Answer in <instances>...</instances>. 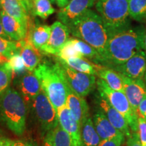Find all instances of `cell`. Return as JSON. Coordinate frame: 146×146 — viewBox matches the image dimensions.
<instances>
[{
  "label": "cell",
  "mask_w": 146,
  "mask_h": 146,
  "mask_svg": "<svg viewBox=\"0 0 146 146\" xmlns=\"http://www.w3.org/2000/svg\"><path fill=\"white\" fill-rule=\"evenodd\" d=\"M145 29L143 27L129 29L109 37L100 65L112 68L125 63L139 51L143 50Z\"/></svg>",
  "instance_id": "1"
},
{
  "label": "cell",
  "mask_w": 146,
  "mask_h": 146,
  "mask_svg": "<svg viewBox=\"0 0 146 146\" xmlns=\"http://www.w3.org/2000/svg\"><path fill=\"white\" fill-rule=\"evenodd\" d=\"M66 27L74 37L88 43L102 56L109 33L98 12L89 9Z\"/></svg>",
  "instance_id": "2"
},
{
  "label": "cell",
  "mask_w": 146,
  "mask_h": 146,
  "mask_svg": "<svg viewBox=\"0 0 146 146\" xmlns=\"http://www.w3.org/2000/svg\"><path fill=\"white\" fill-rule=\"evenodd\" d=\"M33 72L39 78L42 90L58 112V110L66 104L68 95V85L58 62L40 63Z\"/></svg>",
  "instance_id": "3"
},
{
  "label": "cell",
  "mask_w": 146,
  "mask_h": 146,
  "mask_svg": "<svg viewBox=\"0 0 146 146\" xmlns=\"http://www.w3.org/2000/svg\"><path fill=\"white\" fill-rule=\"evenodd\" d=\"M27 105L20 92L9 87L0 95V116L16 135L21 136L26 129Z\"/></svg>",
  "instance_id": "4"
},
{
  "label": "cell",
  "mask_w": 146,
  "mask_h": 146,
  "mask_svg": "<svg viewBox=\"0 0 146 146\" xmlns=\"http://www.w3.org/2000/svg\"><path fill=\"white\" fill-rule=\"evenodd\" d=\"M95 6L108 32L109 37L130 27L129 0H97Z\"/></svg>",
  "instance_id": "5"
},
{
  "label": "cell",
  "mask_w": 146,
  "mask_h": 146,
  "mask_svg": "<svg viewBox=\"0 0 146 146\" xmlns=\"http://www.w3.org/2000/svg\"><path fill=\"white\" fill-rule=\"evenodd\" d=\"M100 96L108 102L124 116L132 132H138V115L133 112L129 100L123 91L111 89L107 83L98 78L96 81Z\"/></svg>",
  "instance_id": "6"
},
{
  "label": "cell",
  "mask_w": 146,
  "mask_h": 146,
  "mask_svg": "<svg viewBox=\"0 0 146 146\" xmlns=\"http://www.w3.org/2000/svg\"><path fill=\"white\" fill-rule=\"evenodd\" d=\"M56 62L67 85L73 92L85 98L94 91L96 87V76L78 72L58 57Z\"/></svg>",
  "instance_id": "7"
},
{
  "label": "cell",
  "mask_w": 146,
  "mask_h": 146,
  "mask_svg": "<svg viewBox=\"0 0 146 146\" xmlns=\"http://www.w3.org/2000/svg\"><path fill=\"white\" fill-rule=\"evenodd\" d=\"M32 104L43 135L59 125L57 112L42 89Z\"/></svg>",
  "instance_id": "8"
},
{
  "label": "cell",
  "mask_w": 146,
  "mask_h": 146,
  "mask_svg": "<svg viewBox=\"0 0 146 146\" xmlns=\"http://www.w3.org/2000/svg\"><path fill=\"white\" fill-rule=\"evenodd\" d=\"M111 69L132 79H144L146 71V52L143 50L139 51L125 63Z\"/></svg>",
  "instance_id": "9"
},
{
  "label": "cell",
  "mask_w": 146,
  "mask_h": 146,
  "mask_svg": "<svg viewBox=\"0 0 146 146\" xmlns=\"http://www.w3.org/2000/svg\"><path fill=\"white\" fill-rule=\"evenodd\" d=\"M70 31L66 25L60 21L55 22L51 26V34L49 41L39 51L47 54L57 56L60 50L69 39Z\"/></svg>",
  "instance_id": "10"
},
{
  "label": "cell",
  "mask_w": 146,
  "mask_h": 146,
  "mask_svg": "<svg viewBox=\"0 0 146 146\" xmlns=\"http://www.w3.org/2000/svg\"><path fill=\"white\" fill-rule=\"evenodd\" d=\"M123 85V92L130 103L133 112L137 114L140 102L146 94L144 79H132L120 74Z\"/></svg>",
  "instance_id": "11"
},
{
  "label": "cell",
  "mask_w": 146,
  "mask_h": 146,
  "mask_svg": "<svg viewBox=\"0 0 146 146\" xmlns=\"http://www.w3.org/2000/svg\"><path fill=\"white\" fill-rule=\"evenodd\" d=\"M57 114L59 125L70 137L72 146H83L81 125L74 118L66 106L58 110Z\"/></svg>",
  "instance_id": "12"
},
{
  "label": "cell",
  "mask_w": 146,
  "mask_h": 146,
  "mask_svg": "<svg viewBox=\"0 0 146 146\" xmlns=\"http://www.w3.org/2000/svg\"><path fill=\"white\" fill-rule=\"evenodd\" d=\"M97 0H70L68 4L58 12V21L68 26L72 21L92 8Z\"/></svg>",
  "instance_id": "13"
},
{
  "label": "cell",
  "mask_w": 146,
  "mask_h": 146,
  "mask_svg": "<svg viewBox=\"0 0 146 146\" xmlns=\"http://www.w3.org/2000/svg\"><path fill=\"white\" fill-rule=\"evenodd\" d=\"M18 88L26 103H32L41 90L39 78L33 72L27 71L20 76Z\"/></svg>",
  "instance_id": "14"
},
{
  "label": "cell",
  "mask_w": 146,
  "mask_h": 146,
  "mask_svg": "<svg viewBox=\"0 0 146 146\" xmlns=\"http://www.w3.org/2000/svg\"><path fill=\"white\" fill-rule=\"evenodd\" d=\"M98 98V103L99 105V109L104 113L106 117L113 127L116 129L118 131L122 133L123 135L129 137L131 135L130 128L129 127L127 120L124 116L116 109H114L112 106L101 97Z\"/></svg>",
  "instance_id": "15"
},
{
  "label": "cell",
  "mask_w": 146,
  "mask_h": 146,
  "mask_svg": "<svg viewBox=\"0 0 146 146\" xmlns=\"http://www.w3.org/2000/svg\"><path fill=\"white\" fill-rule=\"evenodd\" d=\"M66 106L81 126L87 118L90 117L89 107L86 100L83 97L73 92L68 86Z\"/></svg>",
  "instance_id": "16"
},
{
  "label": "cell",
  "mask_w": 146,
  "mask_h": 146,
  "mask_svg": "<svg viewBox=\"0 0 146 146\" xmlns=\"http://www.w3.org/2000/svg\"><path fill=\"white\" fill-rule=\"evenodd\" d=\"M19 41L21 44L20 54L23 58L25 67L28 71L33 72L41 63V53L34 46L28 36Z\"/></svg>",
  "instance_id": "17"
},
{
  "label": "cell",
  "mask_w": 146,
  "mask_h": 146,
  "mask_svg": "<svg viewBox=\"0 0 146 146\" xmlns=\"http://www.w3.org/2000/svg\"><path fill=\"white\" fill-rule=\"evenodd\" d=\"M92 120L95 129L102 141L123 135L113 127L104 113L99 108L94 113Z\"/></svg>",
  "instance_id": "18"
},
{
  "label": "cell",
  "mask_w": 146,
  "mask_h": 146,
  "mask_svg": "<svg viewBox=\"0 0 146 146\" xmlns=\"http://www.w3.org/2000/svg\"><path fill=\"white\" fill-rule=\"evenodd\" d=\"M0 18L3 31L11 40L19 41L26 38L27 29L3 10L0 11Z\"/></svg>",
  "instance_id": "19"
},
{
  "label": "cell",
  "mask_w": 146,
  "mask_h": 146,
  "mask_svg": "<svg viewBox=\"0 0 146 146\" xmlns=\"http://www.w3.org/2000/svg\"><path fill=\"white\" fill-rule=\"evenodd\" d=\"M1 8L9 16L16 20L24 28L28 29L31 16L18 0H1Z\"/></svg>",
  "instance_id": "20"
},
{
  "label": "cell",
  "mask_w": 146,
  "mask_h": 146,
  "mask_svg": "<svg viewBox=\"0 0 146 146\" xmlns=\"http://www.w3.org/2000/svg\"><path fill=\"white\" fill-rule=\"evenodd\" d=\"M51 34V27L43 24L36 23L33 25L30 20L27 36L30 38L31 41L37 50H40L43 45L49 41Z\"/></svg>",
  "instance_id": "21"
},
{
  "label": "cell",
  "mask_w": 146,
  "mask_h": 146,
  "mask_svg": "<svg viewBox=\"0 0 146 146\" xmlns=\"http://www.w3.org/2000/svg\"><path fill=\"white\" fill-rule=\"evenodd\" d=\"M96 76L104 80L111 89L123 92V85L120 73L104 66L96 64Z\"/></svg>",
  "instance_id": "22"
},
{
  "label": "cell",
  "mask_w": 146,
  "mask_h": 146,
  "mask_svg": "<svg viewBox=\"0 0 146 146\" xmlns=\"http://www.w3.org/2000/svg\"><path fill=\"white\" fill-rule=\"evenodd\" d=\"M44 146H72L70 137L58 125L45 134Z\"/></svg>",
  "instance_id": "23"
},
{
  "label": "cell",
  "mask_w": 146,
  "mask_h": 146,
  "mask_svg": "<svg viewBox=\"0 0 146 146\" xmlns=\"http://www.w3.org/2000/svg\"><path fill=\"white\" fill-rule=\"evenodd\" d=\"M81 133L83 146H98L102 141L95 129L92 118L90 117L81 125Z\"/></svg>",
  "instance_id": "24"
},
{
  "label": "cell",
  "mask_w": 146,
  "mask_h": 146,
  "mask_svg": "<svg viewBox=\"0 0 146 146\" xmlns=\"http://www.w3.org/2000/svg\"><path fill=\"white\" fill-rule=\"evenodd\" d=\"M62 60L69 67L78 72L96 76V64L92 62L85 57L71 58Z\"/></svg>",
  "instance_id": "25"
},
{
  "label": "cell",
  "mask_w": 146,
  "mask_h": 146,
  "mask_svg": "<svg viewBox=\"0 0 146 146\" xmlns=\"http://www.w3.org/2000/svg\"><path fill=\"white\" fill-rule=\"evenodd\" d=\"M72 40L76 50L83 57L87 58L89 60H91L94 64L100 65L102 60L101 56L94 47L81 39L72 38Z\"/></svg>",
  "instance_id": "26"
},
{
  "label": "cell",
  "mask_w": 146,
  "mask_h": 146,
  "mask_svg": "<svg viewBox=\"0 0 146 146\" xmlns=\"http://www.w3.org/2000/svg\"><path fill=\"white\" fill-rule=\"evenodd\" d=\"M129 13L131 19L146 23V0H129Z\"/></svg>",
  "instance_id": "27"
},
{
  "label": "cell",
  "mask_w": 146,
  "mask_h": 146,
  "mask_svg": "<svg viewBox=\"0 0 146 146\" xmlns=\"http://www.w3.org/2000/svg\"><path fill=\"white\" fill-rule=\"evenodd\" d=\"M56 12L50 0H33L32 15L45 20Z\"/></svg>",
  "instance_id": "28"
},
{
  "label": "cell",
  "mask_w": 146,
  "mask_h": 146,
  "mask_svg": "<svg viewBox=\"0 0 146 146\" xmlns=\"http://www.w3.org/2000/svg\"><path fill=\"white\" fill-rule=\"evenodd\" d=\"M20 41H14L0 36V54L10 58L14 54H20Z\"/></svg>",
  "instance_id": "29"
},
{
  "label": "cell",
  "mask_w": 146,
  "mask_h": 146,
  "mask_svg": "<svg viewBox=\"0 0 146 146\" xmlns=\"http://www.w3.org/2000/svg\"><path fill=\"white\" fill-rule=\"evenodd\" d=\"M13 73L6 62L0 64V95L4 93L10 86Z\"/></svg>",
  "instance_id": "30"
},
{
  "label": "cell",
  "mask_w": 146,
  "mask_h": 146,
  "mask_svg": "<svg viewBox=\"0 0 146 146\" xmlns=\"http://www.w3.org/2000/svg\"><path fill=\"white\" fill-rule=\"evenodd\" d=\"M57 57L60 59L64 60L71 58H81L83 56L76 50L72 38L69 39L64 43L57 55Z\"/></svg>",
  "instance_id": "31"
},
{
  "label": "cell",
  "mask_w": 146,
  "mask_h": 146,
  "mask_svg": "<svg viewBox=\"0 0 146 146\" xmlns=\"http://www.w3.org/2000/svg\"><path fill=\"white\" fill-rule=\"evenodd\" d=\"M6 63L9 68L12 71L13 75L16 74V75L21 76L24 73L28 71L25 67L23 58L20 54H14V56H11L10 58H8Z\"/></svg>",
  "instance_id": "32"
},
{
  "label": "cell",
  "mask_w": 146,
  "mask_h": 146,
  "mask_svg": "<svg viewBox=\"0 0 146 146\" xmlns=\"http://www.w3.org/2000/svg\"><path fill=\"white\" fill-rule=\"evenodd\" d=\"M138 135L142 146L146 144V120L143 118L138 117Z\"/></svg>",
  "instance_id": "33"
},
{
  "label": "cell",
  "mask_w": 146,
  "mask_h": 146,
  "mask_svg": "<svg viewBox=\"0 0 146 146\" xmlns=\"http://www.w3.org/2000/svg\"><path fill=\"white\" fill-rule=\"evenodd\" d=\"M125 141V136L123 135L115 137L102 140L98 146H121Z\"/></svg>",
  "instance_id": "34"
},
{
  "label": "cell",
  "mask_w": 146,
  "mask_h": 146,
  "mask_svg": "<svg viewBox=\"0 0 146 146\" xmlns=\"http://www.w3.org/2000/svg\"><path fill=\"white\" fill-rule=\"evenodd\" d=\"M127 146H142L137 132H131V135L127 137Z\"/></svg>",
  "instance_id": "35"
},
{
  "label": "cell",
  "mask_w": 146,
  "mask_h": 146,
  "mask_svg": "<svg viewBox=\"0 0 146 146\" xmlns=\"http://www.w3.org/2000/svg\"><path fill=\"white\" fill-rule=\"evenodd\" d=\"M137 114L138 116H141L146 120V94L139 105Z\"/></svg>",
  "instance_id": "36"
},
{
  "label": "cell",
  "mask_w": 146,
  "mask_h": 146,
  "mask_svg": "<svg viewBox=\"0 0 146 146\" xmlns=\"http://www.w3.org/2000/svg\"><path fill=\"white\" fill-rule=\"evenodd\" d=\"M22 3V5H23L24 8L29 16L32 15V8H33V1L32 0H18Z\"/></svg>",
  "instance_id": "37"
},
{
  "label": "cell",
  "mask_w": 146,
  "mask_h": 146,
  "mask_svg": "<svg viewBox=\"0 0 146 146\" xmlns=\"http://www.w3.org/2000/svg\"><path fill=\"white\" fill-rule=\"evenodd\" d=\"M14 141L5 137L0 135V146H12Z\"/></svg>",
  "instance_id": "38"
},
{
  "label": "cell",
  "mask_w": 146,
  "mask_h": 146,
  "mask_svg": "<svg viewBox=\"0 0 146 146\" xmlns=\"http://www.w3.org/2000/svg\"><path fill=\"white\" fill-rule=\"evenodd\" d=\"M12 146H35L32 142L25 140H18V141H14Z\"/></svg>",
  "instance_id": "39"
},
{
  "label": "cell",
  "mask_w": 146,
  "mask_h": 146,
  "mask_svg": "<svg viewBox=\"0 0 146 146\" xmlns=\"http://www.w3.org/2000/svg\"><path fill=\"white\" fill-rule=\"evenodd\" d=\"M54 1L59 8H62L68 4L70 0H54Z\"/></svg>",
  "instance_id": "40"
},
{
  "label": "cell",
  "mask_w": 146,
  "mask_h": 146,
  "mask_svg": "<svg viewBox=\"0 0 146 146\" xmlns=\"http://www.w3.org/2000/svg\"><path fill=\"white\" fill-rule=\"evenodd\" d=\"M0 36H1V37H3V38H5V39L11 40L10 38L8 37V35H7L5 34V33L4 32V31H3L2 25H1V18H0Z\"/></svg>",
  "instance_id": "41"
},
{
  "label": "cell",
  "mask_w": 146,
  "mask_h": 146,
  "mask_svg": "<svg viewBox=\"0 0 146 146\" xmlns=\"http://www.w3.org/2000/svg\"><path fill=\"white\" fill-rule=\"evenodd\" d=\"M7 61H8V58H5V56H3L2 55L0 54V64L6 62Z\"/></svg>",
  "instance_id": "42"
},
{
  "label": "cell",
  "mask_w": 146,
  "mask_h": 146,
  "mask_svg": "<svg viewBox=\"0 0 146 146\" xmlns=\"http://www.w3.org/2000/svg\"><path fill=\"white\" fill-rule=\"evenodd\" d=\"M143 50H144L146 52V29H145V33H144V36H143Z\"/></svg>",
  "instance_id": "43"
},
{
  "label": "cell",
  "mask_w": 146,
  "mask_h": 146,
  "mask_svg": "<svg viewBox=\"0 0 146 146\" xmlns=\"http://www.w3.org/2000/svg\"><path fill=\"white\" fill-rule=\"evenodd\" d=\"M144 81H145V83L146 85V71L145 72V74H144Z\"/></svg>",
  "instance_id": "44"
},
{
  "label": "cell",
  "mask_w": 146,
  "mask_h": 146,
  "mask_svg": "<svg viewBox=\"0 0 146 146\" xmlns=\"http://www.w3.org/2000/svg\"><path fill=\"white\" fill-rule=\"evenodd\" d=\"M2 10V8H1V0H0V11Z\"/></svg>",
  "instance_id": "45"
},
{
  "label": "cell",
  "mask_w": 146,
  "mask_h": 146,
  "mask_svg": "<svg viewBox=\"0 0 146 146\" xmlns=\"http://www.w3.org/2000/svg\"><path fill=\"white\" fill-rule=\"evenodd\" d=\"M50 1H52V3H55V1H54V0H50Z\"/></svg>",
  "instance_id": "46"
},
{
  "label": "cell",
  "mask_w": 146,
  "mask_h": 146,
  "mask_svg": "<svg viewBox=\"0 0 146 146\" xmlns=\"http://www.w3.org/2000/svg\"><path fill=\"white\" fill-rule=\"evenodd\" d=\"M143 146H146V144H145V145H143Z\"/></svg>",
  "instance_id": "47"
},
{
  "label": "cell",
  "mask_w": 146,
  "mask_h": 146,
  "mask_svg": "<svg viewBox=\"0 0 146 146\" xmlns=\"http://www.w3.org/2000/svg\"><path fill=\"white\" fill-rule=\"evenodd\" d=\"M32 1H33V0H32Z\"/></svg>",
  "instance_id": "48"
}]
</instances>
